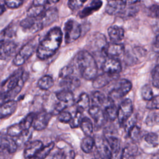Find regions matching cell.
Returning a JSON list of instances; mask_svg holds the SVG:
<instances>
[{
    "label": "cell",
    "instance_id": "1",
    "mask_svg": "<svg viewBox=\"0 0 159 159\" xmlns=\"http://www.w3.org/2000/svg\"><path fill=\"white\" fill-rule=\"evenodd\" d=\"M63 33L60 28L55 27L50 30L43 39L39 43L37 55L41 60H45L53 56L60 47Z\"/></svg>",
    "mask_w": 159,
    "mask_h": 159
},
{
    "label": "cell",
    "instance_id": "2",
    "mask_svg": "<svg viewBox=\"0 0 159 159\" xmlns=\"http://www.w3.org/2000/svg\"><path fill=\"white\" fill-rule=\"evenodd\" d=\"M75 64L84 79L91 80L97 76V63L93 56L88 51H80L75 58Z\"/></svg>",
    "mask_w": 159,
    "mask_h": 159
},
{
    "label": "cell",
    "instance_id": "3",
    "mask_svg": "<svg viewBox=\"0 0 159 159\" xmlns=\"http://www.w3.org/2000/svg\"><path fill=\"white\" fill-rule=\"evenodd\" d=\"M38 45L36 39H34L25 43L19 53L15 56L13 60V64L15 66H19L25 63V62L34 54Z\"/></svg>",
    "mask_w": 159,
    "mask_h": 159
},
{
    "label": "cell",
    "instance_id": "4",
    "mask_svg": "<svg viewBox=\"0 0 159 159\" xmlns=\"http://www.w3.org/2000/svg\"><path fill=\"white\" fill-rule=\"evenodd\" d=\"M81 27L80 24L73 19L68 20L64 25V37L66 43L76 40L81 35Z\"/></svg>",
    "mask_w": 159,
    "mask_h": 159
},
{
    "label": "cell",
    "instance_id": "5",
    "mask_svg": "<svg viewBox=\"0 0 159 159\" xmlns=\"http://www.w3.org/2000/svg\"><path fill=\"white\" fill-rule=\"evenodd\" d=\"M132 88V84L130 81L126 79H120L116 82L114 87L111 90L108 97L114 101L115 99L127 95L130 91Z\"/></svg>",
    "mask_w": 159,
    "mask_h": 159
},
{
    "label": "cell",
    "instance_id": "6",
    "mask_svg": "<svg viewBox=\"0 0 159 159\" xmlns=\"http://www.w3.org/2000/svg\"><path fill=\"white\" fill-rule=\"evenodd\" d=\"M133 109V104L130 99H125L120 104L117 111V119L120 125H124L132 116Z\"/></svg>",
    "mask_w": 159,
    "mask_h": 159
},
{
    "label": "cell",
    "instance_id": "7",
    "mask_svg": "<svg viewBox=\"0 0 159 159\" xmlns=\"http://www.w3.org/2000/svg\"><path fill=\"white\" fill-rule=\"evenodd\" d=\"M94 140L99 157L101 159H112V151L106 138L99 137Z\"/></svg>",
    "mask_w": 159,
    "mask_h": 159
},
{
    "label": "cell",
    "instance_id": "8",
    "mask_svg": "<svg viewBox=\"0 0 159 159\" xmlns=\"http://www.w3.org/2000/svg\"><path fill=\"white\" fill-rule=\"evenodd\" d=\"M17 45L9 40H0V60H7L11 58L16 52Z\"/></svg>",
    "mask_w": 159,
    "mask_h": 159
},
{
    "label": "cell",
    "instance_id": "9",
    "mask_svg": "<svg viewBox=\"0 0 159 159\" xmlns=\"http://www.w3.org/2000/svg\"><path fill=\"white\" fill-rule=\"evenodd\" d=\"M20 25L25 30L30 33H35L43 28L40 19L27 17L20 22Z\"/></svg>",
    "mask_w": 159,
    "mask_h": 159
},
{
    "label": "cell",
    "instance_id": "10",
    "mask_svg": "<svg viewBox=\"0 0 159 159\" xmlns=\"http://www.w3.org/2000/svg\"><path fill=\"white\" fill-rule=\"evenodd\" d=\"M17 149V145L12 139L7 134L0 133V152H7L12 154L16 152Z\"/></svg>",
    "mask_w": 159,
    "mask_h": 159
},
{
    "label": "cell",
    "instance_id": "11",
    "mask_svg": "<svg viewBox=\"0 0 159 159\" xmlns=\"http://www.w3.org/2000/svg\"><path fill=\"white\" fill-rule=\"evenodd\" d=\"M23 76L24 73L22 70H19L15 72L4 82L2 86L3 92L9 91L15 88L19 84L23 85Z\"/></svg>",
    "mask_w": 159,
    "mask_h": 159
},
{
    "label": "cell",
    "instance_id": "12",
    "mask_svg": "<svg viewBox=\"0 0 159 159\" xmlns=\"http://www.w3.org/2000/svg\"><path fill=\"white\" fill-rule=\"evenodd\" d=\"M52 117V114L46 111H42L36 114L32 124L33 128L36 130L45 129L47 127Z\"/></svg>",
    "mask_w": 159,
    "mask_h": 159
},
{
    "label": "cell",
    "instance_id": "13",
    "mask_svg": "<svg viewBox=\"0 0 159 159\" xmlns=\"http://www.w3.org/2000/svg\"><path fill=\"white\" fill-rule=\"evenodd\" d=\"M102 69L106 73L119 75V73L121 71L122 66L120 62L117 59L108 57L103 62Z\"/></svg>",
    "mask_w": 159,
    "mask_h": 159
},
{
    "label": "cell",
    "instance_id": "14",
    "mask_svg": "<svg viewBox=\"0 0 159 159\" xmlns=\"http://www.w3.org/2000/svg\"><path fill=\"white\" fill-rule=\"evenodd\" d=\"M107 42L105 36L101 33H96L92 37L90 45L94 52L104 55V50L107 45Z\"/></svg>",
    "mask_w": 159,
    "mask_h": 159
},
{
    "label": "cell",
    "instance_id": "15",
    "mask_svg": "<svg viewBox=\"0 0 159 159\" xmlns=\"http://www.w3.org/2000/svg\"><path fill=\"white\" fill-rule=\"evenodd\" d=\"M88 112L90 116L93 119L96 127H101L106 123L107 119L101 107L92 106L89 108Z\"/></svg>",
    "mask_w": 159,
    "mask_h": 159
},
{
    "label": "cell",
    "instance_id": "16",
    "mask_svg": "<svg viewBox=\"0 0 159 159\" xmlns=\"http://www.w3.org/2000/svg\"><path fill=\"white\" fill-rule=\"evenodd\" d=\"M124 0H110L106 6V12L109 15H117L124 12L126 8Z\"/></svg>",
    "mask_w": 159,
    "mask_h": 159
},
{
    "label": "cell",
    "instance_id": "17",
    "mask_svg": "<svg viewBox=\"0 0 159 159\" xmlns=\"http://www.w3.org/2000/svg\"><path fill=\"white\" fill-rule=\"evenodd\" d=\"M124 52V46L122 43L111 42L107 43L104 55L109 58H114L121 55Z\"/></svg>",
    "mask_w": 159,
    "mask_h": 159
},
{
    "label": "cell",
    "instance_id": "18",
    "mask_svg": "<svg viewBox=\"0 0 159 159\" xmlns=\"http://www.w3.org/2000/svg\"><path fill=\"white\" fill-rule=\"evenodd\" d=\"M58 16V10L55 7H51L44 11L39 19L42 23L43 27H45L53 23L57 19Z\"/></svg>",
    "mask_w": 159,
    "mask_h": 159
},
{
    "label": "cell",
    "instance_id": "19",
    "mask_svg": "<svg viewBox=\"0 0 159 159\" xmlns=\"http://www.w3.org/2000/svg\"><path fill=\"white\" fill-rule=\"evenodd\" d=\"M27 144L24 151V157L26 159L33 158L43 147L42 142L40 140H34Z\"/></svg>",
    "mask_w": 159,
    "mask_h": 159
},
{
    "label": "cell",
    "instance_id": "20",
    "mask_svg": "<svg viewBox=\"0 0 159 159\" xmlns=\"http://www.w3.org/2000/svg\"><path fill=\"white\" fill-rule=\"evenodd\" d=\"M118 76V75H111L108 73H103L96 76L93 81V86L94 88L99 89L107 85L112 80Z\"/></svg>",
    "mask_w": 159,
    "mask_h": 159
},
{
    "label": "cell",
    "instance_id": "21",
    "mask_svg": "<svg viewBox=\"0 0 159 159\" xmlns=\"http://www.w3.org/2000/svg\"><path fill=\"white\" fill-rule=\"evenodd\" d=\"M17 107V102L11 100L0 104V119H4L15 112Z\"/></svg>",
    "mask_w": 159,
    "mask_h": 159
},
{
    "label": "cell",
    "instance_id": "22",
    "mask_svg": "<svg viewBox=\"0 0 159 159\" xmlns=\"http://www.w3.org/2000/svg\"><path fill=\"white\" fill-rule=\"evenodd\" d=\"M102 5V2L101 0H91L89 4L86 6L79 13L78 16L80 18H85L93 12L99 10Z\"/></svg>",
    "mask_w": 159,
    "mask_h": 159
},
{
    "label": "cell",
    "instance_id": "23",
    "mask_svg": "<svg viewBox=\"0 0 159 159\" xmlns=\"http://www.w3.org/2000/svg\"><path fill=\"white\" fill-rule=\"evenodd\" d=\"M108 35L111 42L119 43L124 37V29L118 25L110 26L107 29Z\"/></svg>",
    "mask_w": 159,
    "mask_h": 159
},
{
    "label": "cell",
    "instance_id": "24",
    "mask_svg": "<svg viewBox=\"0 0 159 159\" xmlns=\"http://www.w3.org/2000/svg\"><path fill=\"white\" fill-rule=\"evenodd\" d=\"M146 54V51L145 49L141 47H135L130 52H129L127 58L129 63H132V65L136 64L142 60Z\"/></svg>",
    "mask_w": 159,
    "mask_h": 159
},
{
    "label": "cell",
    "instance_id": "25",
    "mask_svg": "<svg viewBox=\"0 0 159 159\" xmlns=\"http://www.w3.org/2000/svg\"><path fill=\"white\" fill-rule=\"evenodd\" d=\"M80 80L78 78L72 76L63 78L60 83V86L63 89L71 91L78 88L80 86Z\"/></svg>",
    "mask_w": 159,
    "mask_h": 159
},
{
    "label": "cell",
    "instance_id": "26",
    "mask_svg": "<svg viewBox=\"0 0 159 159\" xmlns=\"http://www.w3.org/2000/svg\"><path fill=\"white\" fill-rule=\"evenodd\" d=\"M117 111L118 109L115 105L114 101L109 98V101L107 104L104 106V110L106 119L112 121L114 120L116 118H117Z\"/></svg>",
    "mask_w": 159,
    "mask_h": 159
},
{
    "label": "cell",
    "instance_id": "27",
    "mask_svg": "<svg viewBox=\"0 0 159 159\" xmlns=\"http://www.w3.org/2000/svg\"><path fill=\"white\" fill-rule=\"evenodd\" d=\"M109 101V98L106 96L101 91H94L91 95V102L92 106H96L101 107V106H105Z\"/></svg>",
    "mask_w": 159,
    "mask_h": 159
},
{
    "label": "cell",
    "instance_id": "28",
    "mask_svg": "<svg viewBox=\"0 0 159 159\" xmlns=\"http://www.w3.org/2000/svg\"><path fill=\"white\" fill-rule=\"evenodd\" d=\"M104 137L107 140L111 147L112 153V158H113V157L114 156L116 157L119 152L120 147V140L117 137L111 134H106Z\"/></svg>",
    "mask_w": 159,
    "mask_h": 159
},
{
    "label": "cell",
    "instance_id": "29",
    "mask_svg": "<svg viewBox=\"0 0 159 159\" xmlns=\"http://www.w3.org/2000/svg\"><path fill=\"white\" fill-rule=\"evenodd\" d=\"M56 98L60 101L63 102L65 103L71 104L74 101V95L71 91L63 89L55 94Z\"/></svg>",
    "mask_w": 159,
    "mask_h": 159
},
{
    "label": "cell",
    "instance_id": "30",
    "mask_svg": "<svg viewBox=\"0 0 159 159\" xmlns=\"http://www.w3.org/2000/svg\"><path fill=\"white\" fill-rule=\"evenodd\" d=\"M95 146V140L91 136H86L81 142V148L86 153H89L92 152Z\"/></svg>",
    "mask_w": 159,
    "mask_h": 159
},
{
    "label": "cell",
    "instance_id": "31",
    "mask_svg": "<svg viewBox=\"0 0 159 159\" xmlns=\"http://www.w3.org/2000/svg\"><path fill=\"white\" fill-rule=\"evenodd\" d=\"M90 98L86 93H82L80 94L77 102L76 109L81 111H84L89 108Z\"/></svg>",
    "mask_w": 159,
    "mask_h": 159
},
{
    "label": "cell",
    "instance_id": "32",
    "mask_svg": "<svg viewBox=\"0 0 159 159\" xmlns=\"http://www.w3.org/2000/svg\"><path fill=\"white\" fill-rule=\"evenodd\" d=\"M137 152V147L135 145H129L122 151L120 159H135Z\"/></svg>",
    "mask_w": 159,
    "mask_h": 159
},
{
    "label": "cell",
    "instance_id": "33",
    "mask_svg": "<svg viewBox=\"0 0 159 159\" xmlns=\"http://www.w3.org/2000/svg\"><path fill=\"white\" fill-rule=\"evenodd\" d=\"M54 84V80L52 77L48 75L44 76L40 78L37 82V86L43 90H48Z\"/></svg>",
    "mask_w": 159,
    "mask_h": 159
},
{
    "label": "cell",
    "instance_id": "34",
    "mask_svg": "<svg viewBox=\"0 0 159 159\" xmlns=\"http://www.w3.org/2000/svg\"><path fill=\"white\" fill-rule=\"evenodd\" d=\"M80 127L86 136H91L93 132V124L92 121L88 117L83 118Z\"/></svg>",
    "mask_w": 159,
    "mask_h": 159
},
{
    "label": "cell",
    "instance_id": "35",
    "mask_svg": "<svg viewBox=\"0 0 159 159\" xmlns=\"http://www.w3.org/2000/svg\"><path fill=\"white\" fill-rule=\"evenodd\" d=\"M24 130H25L23 125H22L21 122L15 124L14 125H12L9 126L7 129V134L12 137H17L19 136Z\"/></svg>",
    "mask_w": 159,
    "mask_h": 159
},
{
    "label": "cell",
    "instance_id": "36",
    "mask_svg": "<svg viewBox=\"0 0 159 159\" xmlns=\"http://www.w3.org/2000/svg\"><path fill=\"white\" fill-rule=\"evenodd\" d=\"M54 143L51 142L47 145L46 146H43L36 154V155L33 158V159H45L52 150L54 147Z\"/></svg>",
    "mask_w": 159,
    "mask_h": 159
},
{
    "label": "cell",
    "instance_id": "37",
    "mask_svg": "<svg viewBox=\"0 0 159 159\" xmlns=\"http://www.w3.org/2000/svg\"><path fill=\"white\" fill-rule=\"evenodd\" d=\"M31 137H32V132L29 129L24 130L19 136L17 137L16 140H15L17 145V147L27 144L28 141L31 138Z\"/></svg>",
    "mask_w": 159,
    "mask_h": 159
},
{
    "label": "cell",
    "instance_id": "38",
    "mask_svg": "<svg viewBox=\"0 0 159 159\" xmlns=\"http://www.w3.org/2000/svg\"><path fill=\"white\" fill-rule=\"evenodd\" d=\"M44 12L43 6H31L27 11V16L29 17L37 18L39 16H40Z\"/></svg>",
    "mask_w": 159,
    "mask_h": 159
},
{
    "label": "cell",
    "instance_id": "39",
    "mask_svg": "<svg viewBox=\"0 0 159 159\" xmlns=\"http://www.w3.org/2000/svg\"><path fill=\"white\" fill-rule=\"evenodd\" d=\"M83 111L77 109H76V111L75 114V115L73 116H72V119L71 120V121L69 122L71 128L74 129V128H76L80 126L81 120L83 119L82 116H83Z\"/></svg>",
    "mask_w": 159,
    "mask_h": 159
},
{
    "label": "cell",
    "instance_id": "40",
    "mask_svg": "<svg viewBox=\"0 0 159 159\" xmlns=\"http://www.w3.org/2000/svg\"><path fill=\"white\" fill-rule=\"evenodd\" d=\"M140 94L143 99L148 101L151 100L153 97V90L148 84H145L142 86L140 89Z\"/></svg>",
    "mask_w": 159,
    "mask_h": 159
},
{
    "label": "cell",
    "instance_id": "41",
    "mask_svg": "<svg viewBox=\"0 0 159 159\" xmlns=\"http://www.w3.org/2000/svg\"><path fill=\"white\" fill-rule=\"evenodd\" d=\"M145 141L153 147H155L158 145V136L157 134L150 132L144 136Z\"/></svg>",
    "mask_w": 159,
    "mask_h": 159
},
{
    "label": "cell",
    "instance_id": "42",
    "mask_svg": "<svg viewBox=\"0 0 159 159\" xmlns=\"http://www.w3.org/2000/svg\"><path fill=\"white\" fill-rule=\"evenodd\" d=\"M129 137L134 142H137L140 140L141 136L140 129L136 125L132 127L128 131Z\"/></svg>",
    "mask_w": 159,
    "mask_h": 159
},
{
    "label": "cell",
    "instance_id": "43",
    "mask_svg": "<svg viewBox=\"0 0 159 159\" xmlns=\"http://www.w3.org/2000/svg\"><path fill=\"white\" fill-rule=\"evenodd\" d=\"M36 114L34 112L29 113L22 121H20L25 130L30 129V127L32 126V124Z\"/></svg>",
    "mask_w": 159,
    "mask_h": 159
},
{
    "label": "cell",
    "instance_id": "44",
    "mask_svg": "<svg viewBox=\"0 0 159 159\" xmlns=\"http://www.w3.org/2000/svg\"><path fill=\"white\" fill-rule=\"evenodd\" d=\"M152 80L153 85L159 88V57L157 60V65L154 68L152 73Z\"/></svg>",
    "mask_w": 159,
    "mask_h": 159
},
{
    "label": "cell",
    "instance_id": "45",
    "mask_svg": "<svg viewBox=\"0 0 159 159\" xmlns=\"http://www.w3.org/2000/svg\"><path fill=\"white\" fill-rule=\"evenodd\" d=\"M145 123L148 126H153L159 123V114L157 113L150 114L145 119Z\"/></svg>",
    "mask_w": 159,
    "mask_h": 159
},
{
    "label": "cell",
    "instance_id": "46",
    "mask_svg": "<svg viewBox=\"0 0 159 159\" xmlns=\"http://www.w3.org/2000/svg\"><path fill=\"white\" fill-rule=\"evenodd\" d=\"M74 71V68L71 65L65 66L63 68L61 69L59 73V76L61 79L71 76Z\"/></svg>",
    "mask_w": 159,
    "mask_h": 159
},
{
    "label": "cell",
    "instance_id": "47",
    "mask_svg": "<svg viewBox=\"0 0 159 159\" xmlns=\"http://www.w3.org/2000/svg\"><path fill=\"white\" fill-rule=\"evenodd\" d=\"M87 0H68V6L72 11H76L80 9Z\"/></svg>",
    "mask_w": 159,
    "mask_h": 159
},
{
    "label": "cell",
    "instance_id": "48",
    "mask_svg": "<svg viewBox=\"0 0 159 159\" xmlns=\"http://www.w3.org/2000/svg\"><path fill=\"white\" fill-rule=\"evenodd\" d=\"M72 119L71 114L68 111H62L58 114V119L59 121L64 123L70 122Z\"/></svg>",
    "mask_w": 159,
    "mask_h": 159
},
{
    "label": "cell",
    "instance_id": "49",
    "mask_svg": "<svg viewBox=\"0 0 159 159\" xmlns=\"http://www.w3.org/2000/svg\"><path fill=\"white\" fill-rule=\"evenodd\" d=\"M147 107L149 109H159V96H153L147 103Z\"/></svg>",
    "mask_w": 159,
    "mask_h": 159
},
{
    "label": "cell",
    "instance_id": "50",
    "mask_svg": "<svg viewBox=\"0 0 159 159\" xmlns=\"http://www.w3.org/2000/svg\"><path fill=\"white\" fill-rule=\"evenodd\" d=\"M24 2V0H5L6 6L11 9H16L20 7Z\"/></svg>",
    "mask_w": 159,
    "mask_h": 159
},
{
    "label": "cell",
    "instance_id": "51",
    "mask_svg": "<svg viewBox=\"0 0 159 159\" xmlns=\"http://www.w3.org/2000/svg\"><path fill=\"white\" fill-rule=\"evenodd\" d=\"M68 106V104L58 101V102H57L54 106V109H53L54 113L58 114L60 112L63 111V110L66 109Z\"/></svg>",
    "mask_w": 159,
    "mask_h": 159
},
{
    "label": "cell",
    "instance_id": "52",
    "mask_svg": "<svg viewBox=\"0 0 159 159\" xmlns=\"http://www.w3.org/2000/svg\"><path fill=\"white\" fill-rule=\"evenodd\" d=\"M149 14L151 16L159 19V5H153L149 8Z\"/></svg>",
    "mask_w": 159,
    "mask_h": 159
},
{
    "label": "cell",
    "instance_id": "53",
    "mask_svg": "<svg viewBox=\"0 0 159 159\" xmlns=\"http://www.w3.org/2000/svg\"><path fill=\"white\" fill-rule=\"evenodd\" d=\"M47 3H48V0H33L32 5L44 7Z\"/></svg>",
    "mask_w": 159,
    "mask_h": 159
},
{
    "label": "cell",
    "instance_id": "54",
    "mask_svg": "<svg viewBox=\"0 0 159 159\" xmlns=\"http://www.w3.org/2000/svg\"><path fill=\"white\" fill-rule=\"evenodd\" d=\"M66 155L62 152L55 153L52 157V159H66Z\"/></svg>",
    "mask_w": 159,
    "mask_h": 159
},
{
    "label": "cell",
    "instance_id": "55",
    "mask_svg": "<svg viewBox=\"0 0 159 159\" xmlns=\"http://www.w3.org/2000/svg\"><path fill=\"white\" fill-rule=\"evenodd\" d=\"M153 49L156 52H159V34L156 36L153 43Z\"/></svg>",
    "mask_w": 159,
    "mask_h": 159
},
{
    "label": "cell",
    "instance_id": "56",
    "mask_svg": "<svg viewBox=\"0 0 159 159\" xmlns=\"http://www.w3.org/2000/svg\"><path fill=\"white\" fill-rule=\"evenodd\" d=\"M126 4H132L139 2L140 0H124Z\"/></svg>",
    "mask_w": 159,
    "mask_h": 159
},
{
    "label": "cell",
    "instance_id": "57",
    "mask_svg": "<svg viewBox=\"0 0 159 159\" xmlns=\"http://www.w3.org/2000/svg\"><path fill=\"white\" fill-rule=\"evenodd\" d=\"M6 11V7L4 4L0 3V16Z\"/></svg>",
    "mask_w": 159,
    "mask_h": 159
},
{
    "label": "cell",
    "instance_id": "58",
    "mask_svg": "<svg viewBox=\"0 0 159 159\" xmlns=\"http://www.w3.org/2000/svg\"><path fill=\"white\" fill-rule=\"evenodd\" d=\"M152 159H159V152L158 153H155L153 155Z\"/></svg>",
    "mask_w": 159,
    "mask_h": 159
},
{
    "label": "cell",
    "instance_id": "59",
    "mask_svg": "<svg viewBox=\"0 0 159 159\" xmlns=\"http://www.w3.org/2000/svg\"><path fill=\"white\" fill-rule=\"evenodd\" d=\"M60 1V0H48V3H50V4H52V3L55 4V3L58 2Z\"/></svg>",
    "mask_w": 159,
    "mask_h": 159
},
{
    "label": "cell",
    "instance_id": "60",
    "mask_svg": "<svg viewBox=\"0 0 159 159\" xmlns=\"http://www.w3.org/2000/svg\"><path fill=\"white\" fill-rule=\"evenodd\" d=\"M94 159H97V158H94ZM99 159H101V158H99Z\"/></svg>",
    "mask_w": 159,
    "mask_h": 159
}]
</instances>
